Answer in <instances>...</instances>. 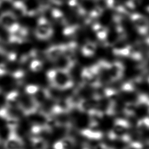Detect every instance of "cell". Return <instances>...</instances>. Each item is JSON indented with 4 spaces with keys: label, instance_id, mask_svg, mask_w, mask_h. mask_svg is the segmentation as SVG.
<instances>
[{
    "label": "cell",
    "instance_id": "83f0119b",
    "mask_svg": "<svg viewBox=\"0 0 149 149\" xmlns=\"http://www.w3.org/2000/svg\"><path fill=\"white\" fill-rule=\"evenodd\" d=\"M84 149H89V148H84Z\"/></svg>",
    "mask_w": 149,
    "mask_h": 149
},
{
    "label": "cell",
    "instance_id": "7c38bea8",
    "mask_svg": "<svg viewBox=\"0 0 149 149\" xmlns=\"http://www.w3.org/2000/svg\"><path fill=\"white\" fill-rule=\"evenodd\" d=\"M92 104V102L89 100L81 98L77 105V108L81 112L88 113L91 109L93 108Z\"/></svg>",
    "mask_w": 149,
    "mask_h": 149
},
{
    "label": "cell",
    "instance_id": "9c48e42d",
    "mask_svg": "<svg viewBox=\"0 0 149 149\" xmlns=\"http://www.w3.org/2000/svg\"><path fill=\"white\" fill-rule=\"evenodd\" d=\"M81 134L84 137L91 140H98L103 137V133L101 131L93 130L91 129H84L81 131Z\"/></svg>",
    "mask_w": 149,
    "mask_h": 149
},
{
    "label": "cell",
    "instance_id": "30bf717a",
    "mask_svg": "<svg viewBox=\"0 0 149 149\" xmlns=\"http://www.w3.org/2000/svg\"><path fill=\"white\" fill-rule=\"evenodd\" d=\"M62 52V49L58 46H52L47 49L45 52L46 57L50 61L57 60Z\"/></svg>",
    "mask_w": 149,
    "mask_h": 149
},
{
    "label": "cell",
    "instance_id": "4316f807",
    "mask_svg": "<svg viewBox=\"0 0 149 149\" xmlns=\"http://www.w3.org/2000/svg\"><path fill=\"white\" fill-rule=\"evenodd\" d=\"M148 83H149V77H148Z\"/></svg>",
    "mask_w": 149,
    "mask_h": 149
},
{
    "label": "cell",
    "instance_id": "d6986e66",
    "mask_svg": "<svg viewBox=\"0 0 149 149\" xmlns=\"http://www.w3.org/2000/svg\"><path fill=\"white\" fill-rule=\"evenodd\" d=\"M137 126L140 129H149V117H144L137 122Z\"/></svg>",
    "mask_w": 149,
    "mask_h": 149
},
{
    "label": "cell",
    "instance_id": "484cf974",
    "mask_svg": "<svg viewBox=\"0 0 149 149\" xmlns=\"http://www.w3.org/2000/svg\"><path fill=\"white\" fill-rule=\"evenodd\" d=\"M2 92V88H1V87H0V93Z\"/></svg>",
    "mask_w": 149,
    "mask_h": 149
},
{
    "label": "cell",
    "instance_id": "7a4b0ae2",
    "mask_svg": "<svg viewBox=\"0 0 149 149\" xmlns=\"http://www.w3.org/2000/svg\"><path fill=\"white\" fill-rule=\"evenodd\" d=\"M34 33L36 36L39 39H48L52 36V28L48 20L41 17L37 21Z\"/></svg>",
    "mask_w": 149,
    "mask_h": 149
},
{
    "label": "cell",
    "instance_id": "7402d4cb",
    "mask_svg": "<svg viewBox=\"0 0 149 149\" xmlns=\"http://www.w3.org/2000/svg\"><path fill=\"white\" fill-rule=\"evenodd\" d=\"M8 72V69L6 68V66L3 63H0V76H4Z\"/></svg>",
    "mask_w": 149,
    "mask_h": 149
},
{
    "label": "cell",
    "instance_id": "52a82bcc",
    "mask_svg": "<svg viewBox=\"0 0 149 149\" xmlns=\"http://www.w3.org/2000/svg\"><path fill=\"white\" fill-rule=\"evenodd\" d=\"M20 97L18 91H12L9 93L5 98L6 107L10 109L19 108Z\"/></svg>",
    "mask_w": 149,
    "mask_h": 149
},
{
    "label": "cell",
    "instance_id": "6da1fadb",
    "mask_svg": "<svg viewBox=\"0 0 149 149\" xmlns=\"http://www.w3.org/2000/svg\"><path fill=\"white\" fill-rule=\"evenodd\" d=\"M51 86L58 90H65L71 88L73 81L67 70L56 69L49 70L47 73Z\"/></svg>",
    "mask_w": 149,
    "mask_h": 149
},
{
    "label": "cell",
    "instance_id": "3957f363",
    "mask_svg": "<svg viewBox=\"0 0 149 149\" xmlns=\"http://www.w3.org/2000/svg\"><path fill=\"white\" fill-rule=\"evenodd\" d=\"M40 105L32 96L24 98H20L19 109L25 115H31L37 112Z\"/></svg>",
    "mask_w": 149,
    "mask_h": 149
},
{
    "label": "cell",
    "instance_id": "8fae6325",
    "mask_svg": "<svg viewBox=\"0 0 149 149\" xmlns=\"http://www.w3.org/2000/svg\"><path fill=\"white\" fill-rule=\"evenodd\" d=\"M31 141L33 149H47L48 143L42 137L39 136H33L31 139Z\"/></svg>",
    "mask_w": 149,
    "mask_h": 149
},
{
    "label": "cell",
    "instance_id": "e0dca14e",
    "mask_svg": "<svg viewBox=\"0 0 149 149\" xmlns=\"http://www.w3.org/2000/svg\"><path fill=\"white\" fill-rule=\"evenodd\" d=\"M43 67L42 62L38 59H33L30 65V69L33 72H37L40 71Z\"/></svg>",
    "mask_w": 149,
    "mask_h": 149
},
{
    "label": "cell",
    "instance_id": "44dd1931",
    "mask_svg": "<svg viewBox=\"0 0 149 149\" xmlns=\"http://www.w3.org/2000/svg\"><path fill=\"white\" fill-rule=\"evenodd\" d=\"M121 88L124 91L131 92L134 90V85L132 81L125 82L122 84Z\"/></svg>",
    "mask_w": 149,
    "mask_h": 149
},
{
    "label": "cell",
    "instance_id": "ba28073f",
    "mask_svg": "<svg viewBox=\"0 0 149 149\" xmlns=\"http://www.w3.org/2000/svg\"><path fill=\"white\" fill-rule=\"evenodd\" d=\"M87 113L90 118L89 126L94 127L98 125V122L102 118L104 113L100 109L93 108Z\"/></svg>",
    "mask_w": 149,
    "mask_h": 149
},
{
    "label": "cell",
    "instance_id": "603a6c76",
    "mask_svg": "<svg viewBox=\"0 0 149 149\" xmlns=\"http://www.w3.org/2000/svg\"><path fill=\"white\" fill-rule=\"evenodd\" d=\"M53 148H54V149H63V145H62V143L61 140L56 141L54 143V144L53 146Z\"/></svg>",
    "mask_w": 149,
    "mask_h": 149
},
{
    "label": "cell",
    "instance_id": "ffe728a7",
    "mask_svg": "<svg viewBox=\"0 0 149 149\" xmlns=\"http://www.w3.org/2000/svg\"><path fill=\"white\" fill-rule=\"evenodd\" d=\"M39 89H40V87L37 85L30 84L26 87L25 91L29 95L33 96L37 93V92L39 90Z\"/></svg>",
    "mask_w": 149,
    "mask_h": 149
},
{
    "label": "cell",
    "instance_id": "8992f818",
    "mask_svg": "<svg viewBox=\"0 0 149 149\" xmlns=\"http://www.w3.org/2000/svg\"><path fill=\"white\" fill-rule=\"evenodd\" d=\"M17 24V16L13 12H4L0 15V26L6 29L9 32Z\"/></svg>",
    "mask_w": 149,
    "mask_h": 149
},
{
    "label": "cell",
    "instance_id": "f1b7e54d",
    "mask_svg": "<svg viewBox=\"0 0 149 149\" xmlns=\"http://www.w3.org/2000/svg\"><path fill=\"white\" fill-rule=\"evenodd\" d=\"M0 142H1V136H0Z\"/></svg>",
    "mask_w": 149,
    "mask_h": 149
},
{
    "label": "cell",
    "instance_id": "277c9868",
    "mask_svg": "<svg viewBox=\"0 0 149 149\" xmlns=\"http://www.w3.org/2000/svg\"><path fill=\"white\" fill-rule=\"evenodd\" d=\"M9 41L12 43H22L27 38L29 35V30L27 28L17 24L9 32Z\"/></svg>",
    "mask_w": 149,
    "mask_h": 149
},
{
    "label": "cell",
    "instance_id": "cb8c5ba5",
    "mask_svg": "<svg viewBox=\"0 0 149 149\" xmlns=\"http://www.w3.org/2000/svg\"><path fill=\"white\" fill-rule=\"evenodd\" d=\"M0 54H5V49L4 47V43L3 41L0 38Z\"/></svg>",
    "mask_w": 149,
    "mask_h": 149
},
{
    "label": "cell",
    "instance_id": "5bb4252c",
    "mask_svg": "<svg viewBox=\"0 0 149 149\" xmlns=\"http://www.w3.org/2000/svg\"><path fill=\"white\" fill-rule=\"evenodd\" d=\"M137 105L136 102H126L123 108V113L127 116H132L135 114Z\"/></svg>",
    "mask_w": 149,
    "mask_h": 149
},
{
    "label": "cell",
    "instance_id": "9a60e30c",
    "mask_svg": "<svg viewBox=\"0 0 149 149\" xmlns=\"http://www.w3.org/2000/svg\"><path fill=\"white\" fill-rule=\"evenodd\" d=\"M63 149H72L75 145L74 139L70 136H66L61 140Z\"/></svg>",
    "mask_w": 149,
    "mask_h": 149
},
{
    "label": "cell",
    "instance_id": "ac0fdd59",
    "mask_svg": "<svg viewBox=\"0 0 149 149\" xmlns=\"http://www.w3.org/2000/svg\"><path fill=\"white\" fill-rule=\"evenodd\" d=\"M137 105H143L148 107L149 109V96L146 94H141L138 96L137 102H136Z\"/></svg>",
    "mask_w": 149,
    "mask_h": 149
},
{
    "label": "cell",
    "instance_id": "2e32d148",
    "mask_svg": "<svg viewBox=\"0 0 149 149\" xmlns=\"http://www.w3.org/2000/svg\"><path fill=\"white\" fill-rule=\"evenodd\" d=\"M104 96H105L106 98H108L109 100L114 101V99L116 98V97L118 95V91L113 88H107L104 90Z\"/></svg>",
    "mask_w": 149,
    "mask_h": 149
},
{
    "label": "cell",
    "instance_id": "5b68a950",
    "mask_svg": "<svg viewBox=\"0 0 149 149\" xmlns=\"http://www.w3.org/2000/svg\"><path fill=\"white\" fill-rule=\"evenodd\" d=\"M4 148L5 149H24V141L15 130H10L5 142Z\"/></svg>",
    "mask_w": 149,
    "mask_h": 149
},
{
    "label": "cell",
    "instance_id": "4fadbf2b",
    "mask_svg": "<svg viewBox=\"0 0 149 149\" xmlns=\"http://www.w3.org/2000/svg\"><path fill=\"white\" fill-rule=\"evenodd\" d=\"M6 125L8 128L10 130H15L19 125V119L15 115L8 117L6 119Z\"/></svg>",
    "mask_w": 149,
    "mask_h": 149
},
{
    "label": "cell",
    "instance_id": "d4e9b609",
    "mask_svg": "<svg viewBox=\"0 0 149 149\" xmlns=\"http://www.w3.org/2000/svg\"><path fill=\"white\" fill-rule=\"evenodd\" d=\"M6 1V0H0V6H1V5L2 4V2H3V1Z\"/></svg>",
    "mask_w": 149,
    "mask_h": 149
}]
</instances>
